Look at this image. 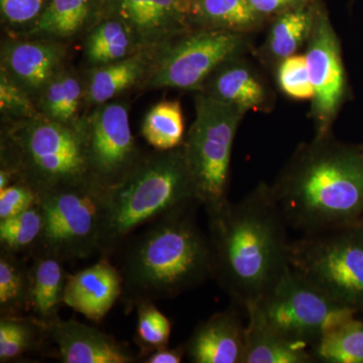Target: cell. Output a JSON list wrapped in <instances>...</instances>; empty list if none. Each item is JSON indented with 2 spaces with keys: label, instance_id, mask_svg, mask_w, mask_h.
Listing matches in <instances>:
<instances>
[{
  "label": "cell",
  "instance_id": "4fadbf2b",
  "mask_svg": "<svg viewBox=\"0 0 363 363\" xmlns=\"http://www.w3.org/2000/svg\"><path fill=\"white\" fill-rule=\"evenodd\" d=\"M63 42L42 38L11 37L1 45V68L37 100L45 86L66 68Z\"/></svg>",
  "mask_w": 363,
  "mask_h": 363
},
{
  "label": "cell",
  "instance_id": "1f68e13d",
  "mask_svg": "<svg viewBox=\"0 0 363 363\" xmlns=\"http://www.w3.org/2000/svg\"><path fill=\"white\" fill-rule=\"evenodd\" d=\"M138 308L135 341L145 357L159 348L168 346L172 326L168 318L154 302L140 303Z\"/></svg>",
  "mask_w": 363,
  "mask_h": 363
},
{
  "label": "cell",
  "instance_id": "4316f807",
  "mask_svg": "<svg viewBox=\"0 0 363 363\" xmlns=\"http://www.w3.org/2000/svg\"><path fill=\"white\" fill-rule=\"evenodd\" d=\"M314 362L363 363V320L350 318L310 348Z\"/></svg>",
  "mask_w": 363,
  "mask_h": 363
},
{
  "label": "cell",
  "instance_id": "6da1fadb",
  "mask_svg": "<svg viewBox=\"0 0 363 363\" xmlns=\"http://www.w3.org/2000/svg\"><path fill=\"white\" fill-rule=\"evenodd\" d=\"M206 214L213 279L247 311L290 267L288 224L267 183Z\"/></svg>",
  "mask_w": 363,
  "mask_h": 363
},
{
  "label": "cell",
  "instance_id": "e575fe53",
  "mask_svg": "<svg viewBox=\"0 0 363 363\" xmlns=\"http://www.w3.org/2000/svg\"><path fill=\"white\" fill-rule=\"evenodd\" d=\"M49 0H0L2 21L14 37H26L40 20Z\"/></svg>",
  "mask_w": 363,
  "mask_h": 363
},
{
  "label": "cell",
  "instance_id": "74e56055",
  "mask_svg": "<svg viewBox=\"0 0 363 363\" xmlns=\"http://www.w3.org/2000/svg\"><path fill=\"white\" fill-rule=\"evenodd\" d=\"M186 357L185 346H177L175 348L164 346L154 352L150 353L143 360L145 363H180Z\"/></svg>",
  "mask_w": 363,
  "mask_h": 363
},
{
  "label": "cell",
  "instance_id": "52a82bcc",
  "mask_svg": "<svg viewBox=\"0 0 363 363\" xmlns=\"http://www.w3.org/2000/svg\"><path fill=\"white\" fill-rule=\"evenodd\" d=\"M195 112L183 149L198 201L207 212L229 200L234 140L247 112L202 92L195 98Z\"/></svg>",
  "mask_w": 363,
  "mask_h": 363
},
{
  "label": "cell",
  "instance_id": "d6a6232c",
  "mask_svg": "<svg viewBox=\"0 0 363 363\" xmlns=\"http://www.w3.org/2000/svg\"><path fill=\"white\" fill-rule=\"evenodd\" d=\"M277 81L281 92L292 99L311 101L314 96L305 54L283 60L277 66Z\"/></svg>",
  "mask_w": 363,
  "mask_h": 363
},
{
  "label": "cell",
  "instance_id": "9a60e30c",
  "mask_svg": "<svg viewBox=\"0 0 363 363\" xmlns=\"http://www.w3.org/2000/svg\"><path fill=\"white\" fill-rule=\"evenodd\" d=\"M64 363H133L135 357L116 338L75 320L60 318L45 327Z\"/></svg>",
  "mask_w": 363,
  "mask_h": 363
},
{
  "label": "cell",
  "instance_id": "9c48e42d",
  "mask_svg": "<svg viewBox=\"0 0 363 363\" xmlns=\"http://www.w3.org/2000/svg\"><path fill=\"white\" fill-rule=\"evenodd\" d=\"M344 307L298 276L291 267L247 314L255 315L279 335L312 347L327 332L354 317Z\"/></svg>",
  "mask_w": 363,
  "mask_h": 363
},
{
  "label": "cell",
  "instance_id": "8d00e7d4",
  "mask_svg": "<svg viewBox=\"0 0 363 363\" xmlns=\"http://www.w3.org/2000/svg\"><path fill=\"white\" fill-rule=\"evenodd\" d=\"M252 9L267 21L274 16L311 4L314 0H248Z\"/></svg>",
  "mask_w": 363,
  "mask_h": 363
},
{
  "label": "cell",
  "instance_id": "d590c367",
  "mask_svg": "<svg viewBox=\"0 0 363 363\" xmlns=\"http://www.w3.org/2000/svg\"><path fill=\"white\" fill-rule=\"evenodd\" d=\"M39 201L37 191L23 182H14L0 190V220L25 212Z\"/></svg>",
  "mask_w": 363,
  "mask_h": 363
},
{
  "label": "cell",
  "instance_id": "83f0119b",
  "mask_svg": "<svg viewBox=\"0 0 363 363\" xmlns=\"http://www.w3.org/2000/svg\"><path fill=\"white\" fill-rule=\"evenodd\" d=\"M142 135L156 150H171L185 140V121L180 101L164 100L155 104L143 119Z\"/></svg>",
  "mask_w": 363,
  "mask_h": 363
},
{
  "label": "cell",
  "instance_id": "4dcf8cb0",
  "mask_svg": "<svg viewBox=\"0 0 363 363\" xmlns=\"http://www.w3.org/2000/svg\"><path fill=\"white\" fill-rule=\"evenodd\" d=\"M45 326L35 318L1 317L0 320V362L16 359L37 347L45 337Z\"/></svg>",
  "mask_w": 363,
  "mask_h": 363
},
{
  "label": "cell",
  "instance_id": "7a4b0ae2",
  "mask_svg": "<svg viewBox=\"0 0 363 363\" xmlns=\"http://www.w3.org/2000/svg\"><path fill=\"white\" fill-rule=\"evenodd\" d=\"M289 227L303 234L359 222L363 154L330 135L303 143L271 186Z\"/></svg>",
  "mask_w": 363,
  "mask_h": 363
},
{
  "label": "cell",
  "instance_id": "484cf974",
  "mask_svg": "<svg viewBox=\"0 0 363 363\" xmlns=\"http://www.w3.org/2000/svg\"><path fill=\"white\" fill-rule=\"evenodd\" d=\"M91 0H49L47 9L26 37L64 40L73 39L89 26Z\"/></svg>",
  "mask_w": 363,
  "mask_h": 363
},
{
  "label": "cell",
  "instance_id": "5bb4252c",
  "mask_svg": "<svg viewBox=\"0 0 363 363\" xmlns=\"http://www.w3.org/2000/svg\"><path fill=\"white\" fill-rule=\"evenodd\" d=\"M191 0H117L112 16L130 26L143 49H157L191 30Z\"/></svg>",
  "mask_w": 363,
  "mask_h": 363
},
{
  "label": "cell",
  "instance_id": "603a6c76",
  "mask_svg": "<svg viewBox=\"0 0 363 363\" xmlns=\"http://www.w3.org/2000/svg\"><path fill=\"white\" fill-rule=\"evenodd\" d=\"M243 363H312L309 348L293 342L247 314Z\"/></svg>",
  "mask_w": 363,
  "mask_h": 363
},
{
  "label": "cell",
  "instance_id": "f546056e",
  "mask_svg": "<svg viewBox=\"0 0 363 363\" xmlns=\"http://www.w3.org/2000/svg\"><path fill=\"white\" fill-rule=\"evenodd\" d=\"M44 227L39 203L25 212L0 220V245L4 252L18 253L35 250Z\"/></svg>",
  "mask_w": 363,
  "mask_h": 363
},
{
  "label": "cell",
  "instance_id": "3957f363",
  "mask_svg": "<svg viewBox=\"0 0 363 363\" xmlns=\"http://www.w3.org/2000/svg\"><path fill=\"white\" fill-rule=\"evenodd\" d=\"M195 206L152 222L130 243L119 269L124 304L177 297L213 279L211 243L196 221Z\"/></svg>",
  "mask_w": 363,
  "mask_h": 363
},
{
  "label": "cell",
  "instance_id": "ba28073f",
  "mask_svg": "<svg viewBox=\"0 0 363 363\" xmlns=\"http://www.w3.org/2000/svg\"><path fill=\"white\" fill-rule=\"evenodd\" d=\"M250 35L228 30L191 28L157 48L147 76V89L176 88L199 92L222 64L250 51Z\"/></svg>",
  "mask_w": 363,
  "mask_h": 363
},
{
  "label": "cell",
  "instance_id": "ffe728a7",
  "mask_svg": "<svg viewBox=\"0 0 363 363\" xmlns=\"http://www.w3.org/2000/svg\"><path fill=\"white\" fill-rule=\"evenodd\" d=\"M318 1L314 0L272 18L266 40L257 52L264 65L277 68L283 60L298 54L307 44Z\"/></svg>",
  "mask_w": 363,
  "mask_h": 363
},
{
  "label": "cell",
  "instance_id": "836d02e7",
  "mask_svg": "<svg viewBox=\"0 0 363 363\" xmlns=\"http://www.w3.org/2000/svg\"><path fill=\"white\" fill-rule=\"evenodd\" d=\"M0 113L2 123L39 116L35 100L20 85L0 70Z\"/></svg>",
  "mask_w": 363,
  "mask_h": 363
},
{
  "label": "cell",
  "instance_id": "7402d4cb",
  "mask_svg": "<svg viewBox=\"0 0 363 363\" xmlns=\"http://www.w3.org/2000/svg\"><path fill=\"white\" fill-rule=\"evenodd\" d=\"M193 28L228 30L252 35L267 20L260 16L248 0H191Z\"/></svg>",
  "mask_w": 363,
  "mask_h": 363
},
{
  "label": "cell",
  "instance_id": "d6986e66",
  "mask_svg": "<svg viewBox=\"0 0 363 363\" xmlns=\"http://www.w3.org/2000/svg\"><path fill=\"white\" fill-rule=\"evenodd\" d=\"M156 49H147L128 58L93 67L85 76V104L89 106L111 101L123 91L142 83L147 76Z\"/></svg>",
  "mask_w": 363,
  "mask_h": 363
},
{
  "label": "cell",
  "instance_id": "e0dca14e",
  "mask_svg": "<svg viewBox=\"0 0 363 363\" xmlns=\"http://www.w3.org/2000/svg\"><path fill=\"white\" fill-rule=\"evenodd\" d=\"M184 346L193 363H243L245 326L233 310L218 312L198 325Z\"/></svg>",
  "mask_w": 363,
  "mask_h": 363
},
{
  "label": "cell",
  "instance_id": "8fae6325",
  "mask_svg": "<svg viewBox=\"0 0 363 363\" xmlns=\"http://www.w3.org/2000/svg\"><path fill=\"white\" fill-rule=\"evenodd\" d=\"M91 181L109 190L125 178L143 155L130 130L128 105L109 101L98 105L80 121Z\"/></svg>",
  "mask_w": 363,
  "mask_h": 363
},
{
  "label": "cell",
  "instance_id": "ac0fdd59",
  "mask_svg": "<svg viewBox=\"0 0 363 363\" xmlns=\"http://www.w3.org/2000/svg\"><path fill=\"white\" fill-rule=\"evenodd\" d=\"M199 92L245 112L266 111L272 100V91L245 55L218 67Z\"/></svg>",
  "mask_w": 363,
  "mask_h": 363
},
{
  "label": "cell",
  "instance_id": "2e32d148",
  "mask_svg": "<svg viewBox=\"0 0 363 363\" xmlns=\"http://www.w3.org/2000/svg\"><path fill=\"white\" fill-rule=\"evenodd\" d=\"M123 295L121 271L106 257L70 274L64 290V305L95 323H100Z\"/></svg>",
  "mask_w": 363,
  "mask_h": 363
},
{
  "label": "cell",
  "instance_id": "cb8c5ba5",
  "mask_svg": "<svg viewBox=\"0 0 363 363\" xmlns=\"http://www.w3.org/2000/svg\"><path fill=\"white\" fill-rule=\"evenodd\" d=\"M143 50L147 49H143L130 26L112 16L95 23L84 43V56L91 68L121 61Z\"/></svg>",
  "mask_w": 363,
  "mask_h": 363
},
{
  "label": "cell",
  "instance_id": "44dd1931",
  "mask_svg": "<svg viewBox=\"0 0 363 363\" xmlns=\"http://www.w3.org/2000/svg\"><path fill=\"white\" fill-rule=\"evenodd\" d=\"M67 278L63 262L52 257L38 255L30 267L28 312L45 327L60 319Z\"/></svg>",
  "mask_w": 363,
  "mask_h": 363
},
{
  "label": "cell",
  "instance_id": "d4e9b609",
  "mask_svg": "<svg viewBox=\"0 0 363 363\" xmlns=\"http://www.w3.org/2000/svg\"><path fill=\"white\" fill-rule=\"evenodd\" d=\"M40 113L57 123L77 125L85 104V79L77 72L64 69L49 83L35 100Z\"/></svg>",
  "mask_w": 363,
  "mask_h": 363
},
{
  "label": "cell",
  "instance_id": "277c9868",
  "mask_svg": "<svg viewBox=\"0 0 363 363\" xmlns=\"http://www.w3.org/2000/svg\"><path fill=\"white\" fill-rule=\"evenodd\" d=\"M194 205L200 203L183 145L143 156L121 183L106 191L100 255L116 252L140 227Z\"/></svg>",
  "mask_w": 363,
  "mask_h": 363
},
{
  "label": "cell",
  "instance_id": "f1b7e54d",
  "mask_svg": "<svg viewBox=\"0 0 363 363\" xmlns=\"http://www.w3.org/2000/svg\"><path fill=\"white\" fill-rule=\"evenodd\" d=\"M30 310V269L18 255L1 250L0 311L1 317H18Z\"/></svg>",
  "mask_w": 363,
  "mask_h": 363
},
{
  "label": "cell",
  "instance_id": "7c38bea8",
  "mask_svg": "<svg viewBox=\"0 0 363 363\" xmlns=\"http://www.w3.org/2000/svg\"><path fill=\"white\" fill-rule=\"evenodd\" d=\"M305 57L314 91L310 116L314 123L315 138H323L330 135L343 104L346 78L337 33L328 11L320 0L306 44Z\"/></svg>",
  "mask_w": 363,
  "mask_h": 363
},
{
  "label": "cell",
  "instance_id": "30bf717a",
  "mask_svg": "<svg viewBox=\"0 0 363 363\" xmlns=\"http://www.w3.org/2000/svg\"><path fill=\"white\" fill-rule=\"evenodd\" d=\"M106 190L94 184L51 191L40 196L44 217L35 250L61 260L87 259L99 252Z\"/></svg>",
  "mask_w": 363,
  "mask_h": 363
},
{
  "label": "cell",
  "instance_id": "8992f818",
  "mask_svg": "<svg viewBox=\"0 0 363 363\" xmlns=\"http://www.w3.org/2000/svg\"><path fill=\"white\" fill-rule=\"evenodd\" d=\"M289 264L334 302L363 310V222L303 234L291 241Z\"/></svg>",
  "mask_w": 363,
  "mask_h": 363
},
{
  "label": "cell",
  "instance_id": "5b68a950",
  "mask_svg": "<svg viewBox=\"0 0 363 363\" xmlns=\"http://www.w3.org/2000/svg\"><path fill=\"white\" fill-rule=\"evenodd\" d=\"M4 125L0 168L9 169L16 182L40 196L93 184L80 123L68 125L39 114Z\"/></svg>",
  "mask_w": 363,
  "mask_h": 363
}]
</instances>
